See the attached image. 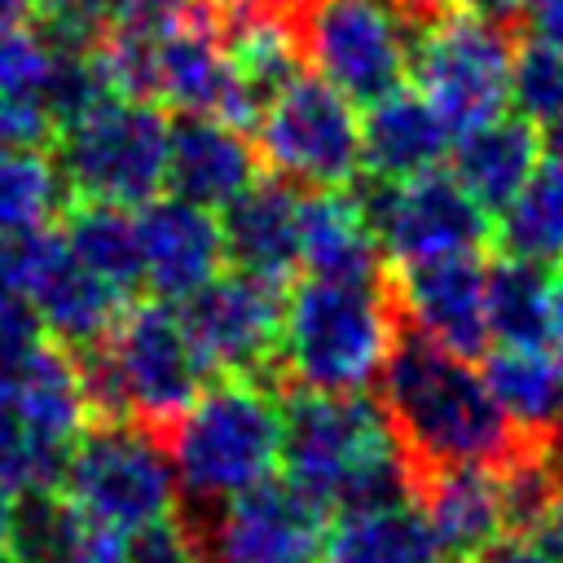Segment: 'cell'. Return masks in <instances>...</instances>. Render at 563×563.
Instances as JSON below:
<instances>
[{"label": "cell", "mask_w": 563, "mask_h": 563, "mask_svg": "<svg viewBox=\"0 0 563 563\" xmlns=\"http://www.w3.org/2000/svg\"><path fill=\"white\" fill-rule=\"evenodd\" d=\"M282 286L251 273H220L185 303H176L198 356L220 378H264L277 365L282 339Z\"/></svg>", "instance_id": "obj_13"}, {"label": "cell", "mask_w": 563, "mask_h": 563, "mask_svg": "<svg viewBox=\"0 0 563 563\" xmlns=\"http://www.w3.org/2000/svg\"><path fill=\"white\" fill-rule=\"evenodd\" d=\"M484 321L497 347H545L550 330V273L523 260H493L484 268Z\"/></svg>", "instance_id": "obj_28"}, {"label": "cell", "mask_w": 563, "mask_h": 563, "mask_svg": "<svg viewBox=\"0 0 563 563\" xmlns=\"http://www.w3.org/2000/svg\"><path fill=\"white\" fill-rule=\"evenodd\" d=\"M62 198L66 180L57 158H48L40 145H0V242L48 229Z\"/></svg>", "instance_id": "obj_30"}, {"label": "cell", "mask_w": 563, "mask_h": 563, "mask_svg": "<svg viewBox=\"0 0 563 563\" xmlns=\"http://www.w3.org/2000/svg\"><path fill=\"white\" fill-rule=\"evenodd\" d=\"M545 352L563 365V268L550 277V330H545Z\"/></svg>", "instance_id": "obj_37"}, {"label": "cell", "mask_w": 563, "mask_h": 563, "mask_svg": "<svg viewBox=\"0 0 563 563\" xmlns=\"http://www.w3.org/2000/svg\"><path fill=\"white\" fill-rule=\"evenodd\" d=\"M172 123L150 101L106 97L57 132V172L79 202L145 207L167 189Z\"/></svg>", "instance_id": "obj_7"}, {"label": "cell", "mask_w": 563, "mask_h": 563, "mask_svg": "<svg viewBox=\"0 0 563 563\" xmlns=\"http://www.w3.org/2000/svg\"><path fill=\"white\" fill-rule=\"evenodd\" d=\"M541 141L528 119L519 114H497L471 132L457 136L453 145V180L484 207L501 211L537 172Z\"/></svg>", "instance_id": "obj_23"}, {"label": "cell", "mask_w": 563, "mask_h": 563, "mask_svg": "<svg viewBox=\"0 0 563 563\" xmlns=\"http://www.w3.org/2000/svg\"><path fill=\"white\" fill-rule=\"evenodd\" d=\"M308 0H246V13H277V18H299Z\"/></svg>", "instance_id": "obj_40"}, {"label": "cell", "mask_w": 563, "mask_h": 563, "mask_svg": "<svg viewBox=\"0 0 563 563\" xmlns=\"http://www.w3.org/2000/svg\"><path fill=\"white\" fill-rule=\"evenodd\" d=\"M13 255L22 303L40 321L44 339L66 352L101 347L128 299L70 255L62 229H35L26 238H13Z\"/></svg>", "instance_id": "obj_14"}, {"label": "cell", "mask_w": 563, "mask_h": 563, "mask_svg": "<svg viewBox=\"0 0 563 563\" xmlns=\"http://www.w3.org/2000/svg\"><path fill=\"white\" fill-rule=\"evenodd\" d=\"M400 339V317L383 282H321L303 277L282 308L277 365L290 391L321 396H365L378 383L391 347Z\"/></svg>", "instance_id": "obj_3"}, {"label": "cell", "mask_w": 563, "mask_h": 563, "mask_svg": "<svg viewBox=\"0 0 563 563\" xmlns=\"http://www.w3.org/2000/svg\"><path fill=\"white\" fill-rule=\"evenodd\" d=\"M440 550L418 501L339 510L325 532V563H435Z\"/></svg>", "instance_id": "obj_25"}, {"label": "cell", "mask_w": 563, "mask_h": 563, "mask_svg": "<svg viewBox=\"0 0 563 563\" xmlns=\"http://www.w3.org/2000/svg\"><path fill=\"white\" fill-rule=\"evenodd\" d=\"M141 286L158 303H185L211 277L224 273V233L211 207L158 194L136 207Z\"/></svg>", "instance_id": "obj_16"}, {"label": "cell", "mask_w": 563, "mask_h": 563, "mask_svg": "<svg viewBox=\"0 0 563 563\" xmlns=\"http://www.w3.org/2000/svg\"><path fill=\"white\" fill-rule=\"evenodd\" d=\"M510 101L528 123H554L563 114V53L523 40L510 62Z\"/></svg>", "instance_id": "obj_32"}, {"label": "cell", "mask_w": 563, "mask_h": 563, "mask_svg": "<svg viewBox=\"0 0 563 563\" xmlns=\"http://www.w3.org/2000/svg\"><path fill=\"white\" fill-rule=\"evenodd\" d=\"M295 26L303 57L352 106H374L405 88L413 22L391 0H308Z\"/></svg>", "instance_id": "obj_9"}, {"label": "cell", "mask_w": 563, "mask_h": 563, "mask_svg": "<svg viewBox=\"0 0 563 563\" xmlns=\"http://www.w3.org/2000/svg\"><path fill=\"white\" fill-rule=\"evenodd\" d=\"M453 132L418 88H396L361 114V172L374 180H413L435 172Z\"/></svg>", "instance_id": "obj_20"}, {"label": "cell", "mask_w": 563, "mask_h": 563, "mask_svg": "<svg viewBox=\"0 0 563 563\" xmlns=\"http://www.w3.org/2000/svg\"><path fill=\"white\" fill-rule=\"evenodd\" d=\"M299 207L303 194L282 176H260L220 211L224 260L238 273L286 286L299 273Z\"/></svg>", "instance_id": "obj_17"}, {"label": "cell", "mask_w": 563, "mask_h": 563, "mask_svg": "<svg viewBox=\"0 0 563 563\" xmlns=\"http://www.w3.org/2000/svg\"><path fill=\"white\" fill-rule=\"evenodd\" d=\"M35 18V0H0V31H22Z\"/></svg>", "instance_id": "obj_39"}, {"label": "cell", "mask_w": 563, "mask_h": 563, "mask_svg": "<svg viewBox=\"0 0 563 563\" xmlns=\"http://www.w3.org/2000/svg\"><path fill=\"white\" fill-rule=\"evenodd\" d=\"M62 238L70 255L110 290H119L123 299L141 290V242H136V216L128 207L75 202L62 220Z\"/></svg>", "instance_id": "obj_27"}, {"label": "cell", "mask_w": 563, "mask_h": 563, "mask_svg": "<svg viewBox=\"0 0 563 563\" xmlns=\"http://www.w3.org/2000/svg\"><path fill=\"white\" fill-rule=\"evenodd\" d=\"M413 501L431 528L440 559L466 563L506 532L497 479L488 466H444L413 479Z\"/></svg>", "instance_id": "obj_21"}, {"label": "cell", "mask_w": 563, "mask_h": 563, "mask_svg": "<svg viewBox=\"0 0 563 563\" xmlns=\"http://www.w3.org/2000/svg\"><path fill=\"white\" fill-rule=\"evenodd\" d=\"M62 497L84 519L132 537L176 515L180 488L158 431L128 418H106V422H88L70 444Z\"/></svg>", "instance_id": "obj_6"}, {"label": "cell", "mask_w": 563, "mask_h": 563, "mask_svg": "<svg viewBox=\"0 0 563 563\" xmlns=\"http://www.w3.org/2000/svg\"><path fill=\"white\" fill-rule=\"evenodd\" d=\"M510 62H515L510 31L497 22L471 18L462 9H444L431 22L413 26L409 75L453 136L506 110Z\"/></svg>", "instance_id": "obj_8"}, {"label": "cell", "mask_w": 563, "mask_h": 563, "mask_svg": "<svg viewBox=\"0 0 563 563\" xmlns=\"http://www.w3.org/2000/svg\"><path fill=\"white\" fill-rule=\"evenodd\" d=\"M299 268L321 282H383V251L369 233L352 189L303 194L299 207Z\"/></svg>", "instance_id": "obj_22"}, {"label": "cell", "mask_w": 563, "mask_h": 563, "mask_svg": "<svg viewBox=\"0 0 563 563\" xmlns=\"http://www.w3.org/2000/svg\"><path fill=\"white\" fill-rule=\"evenodd\" d=\"M466 563H554L532 537H515V532H501L493 545H484L479 554H471Z\"/></svg>", "instance_id": "obj_35"}, {"label": "cell", "mask_w": 563, "mask_h": 563, "mask_svg": "<svg viewBox=\"0 0 563 563\" xmlns=\"http://www.w3.org/2000/svg\"><path fill=\"white\" fill-rule=\"evenodd\" d=\"M541 145H545V158H550V167H559V172H563V114H559L554 123H545V136H541Z\"/></svg>", "instance_id": "obj_41"}, {"label": "cell", "mask_w": 563, "mask_h": 563, "mask_svg": "<svg viewBox=\"0 0 563 563\" xmlns=\"http://www.w3.org/2000/svg\"><path fill=\"white\" fill-rule=\"evenodd\" d=\"M92 422L128 418L150 431H167L189 400L216 378L198 356L176 303H128L101 347L75 352Z\"/></svg>", "instance_id": "obj_4"}, {"label": "cell", "mask_w": 563, "mask_h": 563, "mask_svg": "<svg viewBox=\"0 0 563 563\" xmlns=\"http://www.w3.org/2000/svg\"><path fill=\"white\" fill-rule=\"evenodd\" d=\"M13 506H18V497L0 484V554L9 550V528H13Z\"/></svg>", "instance_id": "obj_42"}, {"label": "cell", "mask_w": 563, "mask_h": 563, "mask_svg": "<svg viewBox=\"0 0 563 563\" xmlns=\"http://www.w3.org/2000/svg\"><path fill=\"white\" fill-rule=\"evenodd\" d=\"M0 422L75 444L79 431L92 422L75 352L44 339L18 369H9L0 378Z\"/></svg>", "instance_id": "obj_19"}, {"label": "cell", "mask_w": 563, "mask_h": 563, "mask_svg": "<svg viewBox=\"0 0 563 563\" xmlns=\"http://www.w3.org/2000/svg\"><path fill=\"white\" fill-rule=\"evenodd\" d=\"M493 242L501 255L537 264V268H563V172L537 167L532 180L497 211Z\"/></svg>", "instance_id": "obj_29"}, {"label": "cell", "mask_w": 563, "mask_h": 563, "mask_svg": "<svg viewBox=\"0 0 563 563\" xmlns=\"http://www.w3.org/2000/svg\"><path fill=\"white\" fill-rule=\"evenodd\" d=\"M22 303V286H18V255L13 242H0V312Z\"/></svg>", "instance_id": "obj_38"}, {"label": "cell", "mask_w": 563, "mask_h": 563, "mask_svg": "<svg viewBox=\"0 0 563 563\" xmlns=\"http://www.w3.org/2000/svg\"><path fill=\"white\" fill-rule=\"evenodd\" d=\"M484 383L501 418L532 444H554L563 427V365L545 347H493Z\"/></svg>", "instance_id": "obj_24"}, {"label": "cell", "mask_w": 563, "mask_h": 563, "mask_svg": "<svg viewBox=\"0 0 563 563\" xmlns=\"http://www.w3.org/2000/svg\"><path fill=\"white\" fill-rule=\"evenodd\" d=\"M0 563H18V559H9V554H0Z\"/></svg>", "instance_id": "obj_44"}, {"label": "cell", "mask_w": 563, "mask_h": 563, "mask_svg": "<svg viewBox=\"0 0 563 563\" xmlns=\"http://www.w3.org/2000/svg\"><path fill=\"white\" fill-rule=\"evenodd\" d=\"M453 9H462L471 18H484V22H497V26H510L515 18H523L528 0H453Z\"/></svg>", "instance_id": "obj_36"}, {"label": "cell", "mask_w": 563, "mask_h": 563, "mask_svg": "<svg viewBox=\"0 0 563 563\" xmlns=\"http://www.w3.org/2000/svg\"><path fill=\"white\" fill-rule=\"evenodd\" d=\"M378 409L405 449L413 479L444 466H501L523 440L497 409L479 365L400 325L378 374Z\"/></svg>", "instance_id": "obj_1"}, {"label": "cell", "mask_w": 563, "mask_h": 563, "mask_svg": "<svg viewBox=\"0 0 563 563\" xmlns=\"http://www.w3.org/2000/svg\"><path fill=\"white\" fill-rule=\"evenodd\" d=\"M352 198L378 238L383 260L422 264L449 255H479L493 238L488 211L453 180V172H422L413 180H356Z\"/></svg>", "instance_id": "obj_11"}, {"label": "cell", "mask_w": 563, "mask_h": 563, "mask_svg": "<svg viewBox=\"0 0 563 563\" xmlns=\"http://www.w3.org/2000/svg\"><path fill=\"white\" fill-rule=\"evenodd\" d=\"M123 563H211L207 550H202V537L189 519L180 515H167L141 532L128 537V550H123Z\"/></svg>", "instance_id": "obj_33"}, {"label": "cell", "mask_w": 563, "mask_h": 563, "mask_svg": "<svg viewBox=\"0 0 563 563\" xmlns=\"http://www.w3.org/2000/svg\"><path fill=\"white\" fill-rule=\"evenodd\" d=\"M53 48L31 31H0V145H40L53 132L48 114Z\"/></svg>", "instance_id": "obj_26"}, {"label": "cell", "mask_w": 563, "mask_h": 563, "mask_svg": "<svg viewBox=\"0 0 563 563\" xmlns=\"http://www.w3.org/2000/svg\"><path fill=\"white\" fill-rule=\"evenodd\" d=\"M255 180H260V150H251V141L238 128L202 114H180L172 123L167 189L176 198L224 211Z\"/></svg>", "instance_id": "obj_18"}, {"label": "cell", "mask_w": 563, "mask_h": 563, "mask_svg": "<svg viewBox=\"0 0 563 563\" xmlns=\"http://www.w3.org/2000/svg\"><path fill=\"white\" fill-rule=\"evenodd\" d=\"M523 22H528V40L563 53V0H528Z\"/></svg>", "instance_id": "obj_34"}, {"label": "cell", "mask_w": 563, "mask_h": 563, "mask_svg": "<svg viewBox=\"0 0 563 563\" xmlns=\"http://www.w3.org/2000/svg\"><path fill=\"white\" fill-rule=\"evenodd\" d=\"M88 537V519L57 493H26L13 506L9 559L18 563H79Z\"/></svg>", "instance_id": "obj_31"}, {"label": "cell", "mask_w": 563, "mask_h": 563, "mask_svg": "<svg viewBox=\"0 0 563 563\" xmlns=\"http://www.w3.org/2000/svg\"><path fill=\"white\" fill-rule=\"evenodd\" d=\"M554 453H559V462H563V427H559V440H554Z\"/></svg>", "instance_id": "obj_43"}, {"label": "cell", "mask_w": 563, "mask_h": 563, "mask_svg": "<svg viewBox=\"0 0 563 563\" xmlns=\"http://www.w3.org/2000/svg\"><path fill=\"white\" fill-rule=\"evenodd\" d=\"M387 290H391V303L405 330L466 361H479L488 352L479 255L400 264L396 273H387Z\"/></svg>", "instance_id": "obj_15"}, {"label": "cell", "mask_w": 563, "mask_h": 563, "mask_svg": "<svg viewBox=\"0 0 563 563\" xmlns=\"http://www.w3.org/2000/svg\"><path fill=\"white\" fill-rule=\"evenodd\" d=\"M185 501L202 510L264 484L282 466V400L264 378H211L163 431Z\"/></svg>", "instance_id": "obj_5"}, {"label": "cell", "mask_w": 563, "mask_h": 563, "mask_svg": "<svg viewBox=\"0 0 563 563\" xmlns=\"http://www.w3.org/2000/svg\"><path fill=\"white\" fill-rule=\"evenodd\" d=\"M260 158L290 185L352 189L361 180V119L356 106L321 75L286 84L255 123Z\"/></svg>", "instance_id": "obj_10"}, {"label": "cell", "mask_w": 563, "mask_h": 563, "mask_svg": "<svg viewBox=\"0 0 563 563\" xmlns=\"http://www.w3.org/2000/svg\"><path fill=\"white\" fill-rule=\"evenodd\" d=\"M211 563H325V506L290 479H264L194 523Z\"/></svg>", "instance_id": "obj_12"}, {"label": "cell", "mask_w": 563, "mask_h": 563, "mask_svg": "<svg viewBox=\"0 0 563 563\" xmlns=\"http://www.w3.org/2000/svg\"><path fill=\"white\" fill-rule=\"evenodd\" d=\"M282 466L325 510L413 501V466L378 400L290 391L282 400Z\"/></svg>", "instance_id": "obj_2"}]
</instances>
